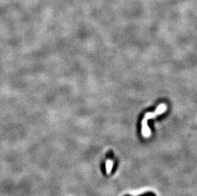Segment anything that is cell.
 Wrapping results in <instances>:
<instances>
[{
	"mask_svg": "<svg viewBox=\"0 0 197 196\" xmlns=\"http://www.w3.org/2000/svg\"><path fill=\"white\" fill-rule=\"evenodd\" d=\"M167 110V106L165 104H161L158 106L157 109L154 112H148L146 113L144 118L142 122V135L145 137H149L150 136L151 132L148 125V120L153 118L154 117L161 115L165 111Z\"/></svg>",
	"mask_w": 197,
	"mask_h": 196,
	"instance_id": "6da1fadb",
	"label": "cell"
},
{
	"mask_svg": "<svg viewBox=\"0 0 197 196\" xmlns=\"http://www.w3.org/2000/svg\"><path fill=\"white\" fill-rule=\"evenodd\" d=\"M112 163L111 161H107V172L110 173V170L112 169Z\"/></svg>",
	"mask_w": 197,
	"mask_h": 196,
	"instance_id": "7a4b0ae2",
	"label": "cell"
}]
</instances>
